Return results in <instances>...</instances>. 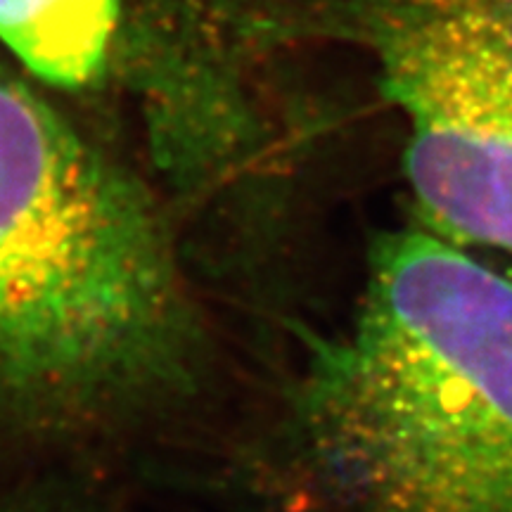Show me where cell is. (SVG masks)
<instances>
[{"instance_id": "6da1fadb", "label": "cell", "mask_w": 512, "mask_h": 512, "mask_svg": "<svg viewBox=\"0 0 512 512\" xmlns=\"http://www.w3.org/2000/svg\"><path fill=\"white\" fill-rule=\"evenodd\" d=\"M275 439L299 512H512V266L377 235L342 323L302 335Z\"/></svg>"}, {"instance_id": "7a4b0ae2", "label": "cell", "mask_w": 512, "mask_h": 512, "mask_svg": "<svg viewBox=\"0 0 512 512\" xmlns=\"http://www.w3.org/2000/svg\"><path fill=\"white\" fill-rule=\"evenodd\" d=\"M204 347L152 192L0 67V418H136L190 392Z\"/></svg>"}, {"instance_id": "3957f363", "label": "cell", "mask_w": 512, "mask_h": 512, "mask_svg": "<svg viewBox=\"0 0 512 512\" xmlns=\"http://www.w3.org/2000/svg\"><path fill=\"white\" fill-rule=\"evenodd\" d=\"M271 53L358 57L401 126L413 223L512 256V0H221Z\"/></svg>"}, {"instance_id": "277c9868", "label": "cell", "mask_w": 512, "mask_h": 512, "mask_svg": "<svg viewBox=\"0 0 512 512\" xmlns=\"http://www.w3.org/2000/svg\"><path fill=\"white\" fill-rule=\"evenodd\" d=\"M124 0H0V43L31 76L93 88L117 60Z\"/></svg>"}]
</instances>
